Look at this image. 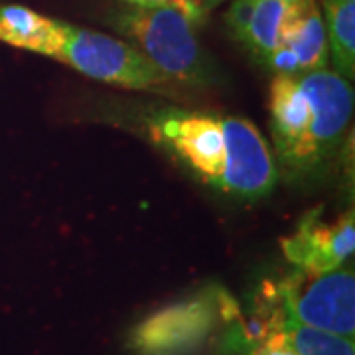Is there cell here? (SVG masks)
Wrapping results in <instances>:
<instances>
[{
	"instance_id": "6da1fadb",
	"label": "cell",
	"mask_w": 355,
	"mask_h": 355,
	"mask_svg": "<svg viewBox=\"0 0 355 355\" xmlns=\"http://www.w3.org/2000/svg\"><path fill=\"white\" fill-rule=\"evenodd\" d=\"M113 26L168 79L203 85L211 77L209 60L196 36V22L178 10L125 4Z\"/></svg>"
},
{
	"instance_id": "7a4b0ae2",
	"label": "cell",
	"mask_w": 355,
	"mask_h": 355,
	"mask_svg": "<svg viewBox=\"0 0 355 355\" xmlns=\"http://www.w3.org/2000/svg\"><path fill=\"white\" fill-rule=\"evenodd\" d=\"M266 316L292 320L316 330L352 338L355 334V277L352 266L326 272L296 268L270 292Z\"/></svg>"
},
{
	"instance_id": "3957f363",
	"label": "cell",
	"mask_w": 355,
	"mask_h": 355,
	"mask_svg": "<svg viewBox=\"0 0 355 355\" xmlns=\"http://www.w3.org/2000/svg\"><path fill=\"white\" fill-rule=\"evenodd\" d=\"M235 316V300L219 286H209L144 318L130 331L128 347L135 355H191Z\"/></svg>"
},
{
	"instance_id": "277c9868",
	"label": "cell",
	"mask_w": 355,
	"mask_h": 355,
	"mask_svg": "<svg viewBox=\"0 0 355 355\" xmlns=\"http://www.w3.org/2000/svg\"><path fill=\"white\" fill-rule=\"evenodd\" d=\"M55 60L83 76L128 89H153L170 81L132 44L85 28L69 26L67 40Z\"/></svg>"
},
{
	"instance_id": "5b68a950",
	"label": "cell",
	"mask_w": 355,
	"mask_h": 355,
	"mask_svg": "<svg viewBox=\"0 0 355 355\" xmlns=\"http://www.w3.org/2000/svg\"><path fill=\"white\" fill-rule=\"evenodd\" d=\"M225 135V168L219 188L239 198H261L272 190L277 168L265 137L253 123L229 116L221 119Z\"/></svg>"
},
{
	"instance_id": "8992f818",
	"label": "cell",
	"mask_w": 355,
	"mask_h": 355,
	"mask_svg": "<svg viewBox=\"0 0 355 355\" xmlns=\"http://www.w3.org/2000/svg\"><path fill=\"white\" fill-rule=\"evenodd\" d=\"M312 111L298 77H275L270 87V127L282 166L308 170L322 164L310 139Z\"/></svg>"
},
{
	"instance_id": "52a82bcc",
	"label": "cell",
	"mask_w": 355,
	"mask_h": 355,
	"mask_svg": "<svg viewBox=\"0 0 355 355\" xmlns=\"http://www.w3.org/2000/svg\"><path fill=\"white\" fill-rule=\"evenodd\" d=\"M154 135L209 184H219L225 168L221 119L209 114L172 113L154 125Z\"/></svg>"
},
{
	"instance_id": "ba28073f",
	"label": "cell",
	"mask_w": 355,
	"mask_h": 355,
	"mask_svg": "<svg viewBox=\"0 0 355 355\" xmlns=\"http://www.w3.org/2000/svg\"><path fill=\"white\" fill-rule=\"evenodd\" d=\"M296 77L304 89L312 111L310 139L320 162H324L338 148L352 123L354 87L345 77L326 67Z\"/></svg>"
},
{
	"instance_id": "9c48e42d",
	"label": "cell",
	"mask_w": 355,
	"mask_h": 355,
	"mask_svg": "<svg viewBox=\"0 0 355 355\" xmlns=\"http://www.w3.org/2000/svg\"><path fill=\"white\" fill-rule=\"evenodd\" d=\"M284 257L292 265L308 272H326L343 266L355 251L354 214L347 211L336 221H322L310 214L296 233L282 241Z\"/></svg>"
},
{
	"instance_id": "30bf717a",
	"label": "cell",
	"mask_w": 355,
	"mask_h": 355,
	"mask_svg": "<svg viewBox=\"0 0 355 355\" xmlns=\"http://www.w3.org/2000/svg\"><path fill=\"white\" fill-rule=\"evenodd\" d=\"M292 55L298 76L324 69L328 64V36L324 16L314 0H296L288 4L280 30V46Z\"/></svg>"
},
{
	"instance_id": "8fae6325",
	"label": "cell",
	"mask_w": 355,
	"mask_h": 355,
	"mask_svg": "<svg viewBox=\"0 0 355 355\" xmlns=\"http://www.w3.org/2000/svg\"><path fill=\"white\" fill-rule=\"evenodd\" d=\"M69 24L34 12L20 4H0V42L14 48L58 58L67 40Z\"/></svg>"
},
{
	"instance_id": "7c38bea8",
	"label": "cell",
	"mask_w": 355,
	"mask_h": 355,
	"mask_svg": "<svg viewBox=\"0 0 355 355\" xmlns=\"http://www.w3.org/2000/svg\"><path fill=\"white\" fill-rule=\"evenodd\" d=\"M219 355H298V352L277 324L265 318L239 322L235 316L229 322Z\"/></svg>"
},
{
	"instance_id": "4fadbf2b",
	"label": "cell",
	"mask_w": 355,
	"mask_h": 355,
	"mask_svg": "<svg viewBox=\"0 0 355 355\" xmlns=\"http://www.w3.org/2000/svg\"><path fill=\"white\" fill-rule=\"evenodd\" d=\"M324 24L328 53L336 73L345 79L355 76V2H324Z\"/></svg>"
},
{
	"instance_id": "5bb4252c",
	"label": "cell",
	"mask_w": 355,
	"mask_h": 355,
	"mask_svg": "<svg viewBox=\"0 0 355 355\" xmlns=\"http://www.w3.org/2000/svg\"><path fill=\"white\" fill-rule=\"evenodd\" d=\"M286 8L288 4H284L282 0H254L251 20L239 42H243L265 64L280 46V30Z\"/></svg>"
},
{
	"instance_id": "9a60e30c",
	"label": "cell",
	"mask_w": 355,
	"mask_h": 355,
	"mask_svg": "<svg viewBox=\"0 0 355 355\" xmlns=\"http://www.w3.org/2000/svg\"><path fill=\"white\" fill-rule=\"evenodd\" d=\"M263 318L279 326L292 347L298 352V355H355L352 338L316 330V328H310L292 320H282V318L266 316V314H263Z\"/></svg>"
},
{
	"instance_id": "2e32d148",
	"label": "cell",
	"mask_w": 355,
	"mask_h": 355,
	"mask_svg": "<svg viewBox=\"0 0 355 355\" xmlns=\"http://www.w3.org/2000/svg\"><path fill=\"white\" fill-rule=\"evenodd\" d=\"M123 4L130 6H144V8H168L178 10L184 16H188L191 22L200 24L205 20V10L202 8L200 0H121Z\"/></svg>"
},
{
	"instance_id": "e0dca14e",
	"label": "cell",
	"mask_w": 355,
	"mask_h": 355,
	"mask_svg": "<svg viewBox=\"0 0 355 355\" xmlns=\"http://www.w3.org/2000/svg\"><path fill=\"white\" fill-rule=\"evenodd\" d=\"M253 8L254 0H233V4L229 6L227 26L237 40H241V36L245 34V28L251 20Z\"/></svg>"
},
{
	"instance_id": "ac0fdd59",
	"label": "cell",
	"mask_w": 355,
	"mask_h": 355,
	"mask_svg": "<svg viewBox=\"0 0 355 355\" xmlns=\"http://www.w3.org/2000/svg\"><path fill=\"white\" fill-rule=\"evenodd\" d=\"M223 2H225V0H200V4H202V8L205 10V14L209 12V10H214L219 4H223Z\"/></svg>"
},
{
	"instance_id": "d6986e66",
	"label": "cell",
	"mask_w": 355,
	"mask_h": 355,
	"mask_svg": "<svg viewBox=\"0 0 355 355\" xmlns=\"http://www.w3.org/2000/svg\"><path fill=\"white\" fill-rule=\"evenodd\" d=\"M324 2H355V0H324Z\"/></svg>"
},
{
	"instance_id": "ffe728a7",
	"label": "cell",
	"mask_w": 355,
	"mask_h": 355,
	"mask_svg": "<svg viewBox=\"0 0 355 355\" xmlns=\"http://www.w3.org/2000/svg\"><path fill=\"white\" fill-rule=\"evenodd\" d=\"M284 4H292V2H296V0H282Z\"/></svg>"
}]
</instances>
